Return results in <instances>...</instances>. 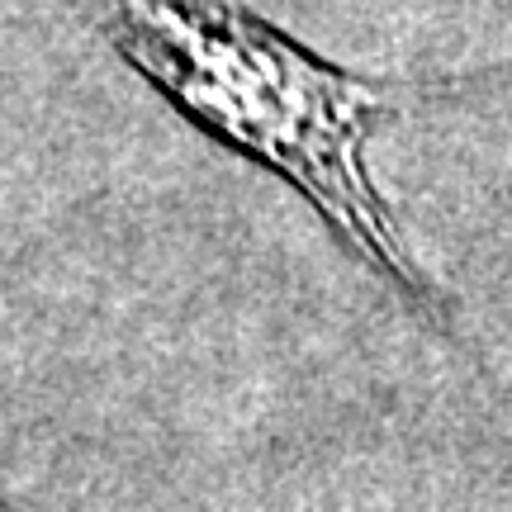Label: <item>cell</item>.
<instances>
[{
    "instance_id": "cell-1",
    "label": "cell",
    "mask_w": 512,
    "mask_h": 512,
    "mask_svg": "<svg viewBox=\"0 0 512 512\" xmlns=\"http://www.w3.org/2000/svg\"><path fill=\"white\" fill-rule=\"evenodd\" d=\"M119 57L233 152L290 181L351 252L441 313L403 247L366 143L418 86L332 67L228 0H81Z\"/></svg>"
}]
</instances>
